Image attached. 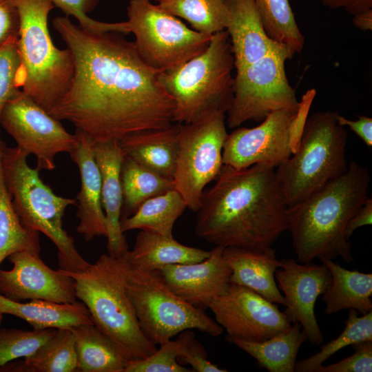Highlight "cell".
<instances>
[{
    "label": "cell",
    "mask_w": 372,
    "mask_h": 372,
    "mask_svg": "<svg viewBox=\"0 0 372 372\" xmlns=\"http://www.w3.org/2000/svg\"><path fill=\"white\" fill-rule=\"evenodd\" d=\"M52 25L73 54L74 72L50 115L94 142L119 141L174 123V101L161 72L146 64L133 42L117 32H86L67 16L55 17Z\"/></svg>",
    "instance_id": "1"
},
{
    "label": "cell",
    "mask_w": 372,
    "mask_h": 372,
    "mask_svg": "<svg viewBox=\"0 0 372 372\" xmlns=\"http://www.w3.org/2000/svg\"><path fill=\"white\" fill-rule=\"evenodd\" d=\"M214 186L203 191L196 235L223 247L262 251L287 230V206L274 167L223 165Z\"/></svg>",
    "instance_id": "2"
},
{
    "label": "cell",
    "mask_w": 372,
    "mask_h": 372,
    "mask_svg": "<svg viewBox=\"0 0 372 372\" xmlns=\"http://www.w3.org/2000/svg\"><path fill=\"white\" fill-rule=\"evenodd\" d=\"M370 179L366 167L351 161L342 174L288 207L287 230L298 262L337 257L352 262L351 245L345 229L368 197Z\"/></svg>",
    "instance_id": "3"
},
{
    "label": "cell",
    "mask_w": 372,
    "mask_h": 372,
    "mask_svg": "<svg viewBox=\"0 0 372 372\" xmlns=\"http://www.w3.org/2000/svg\"><path fill=\"white\" fill-rule=\"evenodd\" d=\"M130 264L124 256H100L79 271L64 273L75 282L76 296L94 325L110 338L127 361L144 359L157 350L143 332L127 293Z\"/></svg>",
    "instance_id": "4"
},
{
    "label": "cell",
    "mask_w": 372,
    "mask_h": 372,
    "mask_svg": "<svg viewBox=\"0 0 372 372\" xmlns=\"http://www.w3.org/2000/svg\"><path fill=\"white\" fill-rule=\"evenodd\" d=\"M28 156L18 147L3 149V178L14 209L25 227L42 232L55 245L59 269L82 271L90 263L79 253L63 224L65 209L76 205V199L55 194L41 179L39 171L28 165Z\"/></svg>",
    "instance_id": "5"
},
{
    "label": "cell",
    "mask_w": 372,
    "mask_h": 372,
    "mask_svg": "<svg viewBox=\"0 0 372 372\" xmlns=\"http://www.w3.org/2000/svg\"><path fill=\"white\" fill-rule=\"evenodd\" d=\"M234 59L229 35H212L201 54L171 70L160 81L174 101V123L187 124L214 112L226 113L233 97Z\"/></svg>",
    "instance_id": "6"
},
{
    "label": "cell",
    "mask_w": 372,
    "mask_h": 372,
    "mask_svg": "<svg viewBox=\"0 0 372 372\" xmlns=\"http://www.w3.org/2000/svg\"><path fill=\"white\" fill-rule=\"evenodd\" d=\"M20 17L17 48L23 74L21 91L48 113L67 92L74 72L69 48H57L48 18L55 7L50 0H14Z\"/></svg>",
    "instance_id": "7"
},
{
    "label": "cell",
    "mask_w": 372,
    "mask_h": 372,
    "mask_svg": "<svg viewBox=\"0 0 372 372\" xmlns=\"http://www.w3.org/2000/svg\"><path fill=\"white\" fill-rule=\"evenodd\" d=\"M337 113L318 112L308 116L299 147L276 174L287 207L298 204L338 177L348 168V135Z\"/></svg>",
    "instance_id": "8"
},
{
    "label": "cell",
    "mask_w": 372,
    "mask_h": 372,
    "mask_svg": "<svg viewBox=\"0 0 372 372\" xmlns=\"http://www.w3.org/2000/svg\"><path fill=\"white\" fill-rule=\"evenodd\" d=\"M127 289L143 332L156 345L187 329H198L214 337L223 332V327L203 309L176 295L159 271L130 264Z\"/></svg>",
    "instance_id": "9"
},
{
    "label": "cell",
    "mask_w": 372,
    "mask_h": 372,
    "mask_svg": "<svg viewBox=\"0 0 372 372\" xmlns=\"http://www.w3.org/2000/svg\"><path fill=\"white\" fill-rule=\"evenodd\" d=\"M127 16L138 54L159 72L174 69L201 54L212 37L190 29L151 0H130Z\"/></svg>",
    "instance_id": "10"
},
{
    "label": "cell",
    "mask_w": 372,
    "mask_h": 372,
    "mask_svg": "<svg viewBox=\"0 0 372 372\" xmlns=\"http://www.w3.org/2000/svg\"><path fill=\"white\" fill-rule=\"evenodd\" d=\"M294 54L280 44L254 63L236 70L227 124L236 128L248 121H261L279 110L296 112L299 102L285 72Z\"/></svg>",
    "instance_id": "11"
},
{
    "label": "cell",
    "mask_w": 372,
    "mask_h": 372,
    "mask_svg": "<svg viewBox=\"0 0 372 372\" xmlns=\"http://www.w3.org/2000/svg\"><path fill=\"white\" fill-rule=\"evenodd\" d=\"M225 121V113L218 111L181 124L173 181L187 208L194 212L205 187L217 178L223 165V148L228 134Z\"/></svg>",
    "instance_id": "12"
},
{
    "label": "cell",
    "mask_w": 372,
    "mask_h": 372,
    "mask_svg": "<svg viewBox=\"0 0 372 372\" xmlns=\"http://www.w3.org/2000/svg\"><path fill=\"white\" fill-rule=\"evenodd\" d=\"M1 127L15 141L17 147L37 158L39 171L53 170L55 157L70 153L76 143L60 123L20 90L5 105L0 117Z\"/></svg>",
    "instance_id": "13"
},
{
    "label": "cell",
    "mask_w": 372,
    "mask_h": 372,
    "mask_svg": "<svg viewBox=\"0 0 372 372\" xmlns=\"http://www.w3.org/2000/svg\"><path fill=\"white\" fill-rule=\"evenodd\" d=\"M227 337L262 342L289 328L292 322L277 304L254 291L231 284L208 305Z\"/></svg>",
    "instance_id": "14"
},
{
    "label": "cell",
    "mask_w": 372,
    "mask_h": 372,
    "mask_svg": "<svg viewBox=\"0 0 372 372\" xmlns=\"http://www.w3.org/2000/svg\"><path fill=\"white\" fill-rule=\"evenodd\" d=\"M295 114L276 111L257 127H239L228 134L223 148V163L236 169L255 164L276 169L292 154L289 131Z\"/></svg>",
    "instance_id": "15"
},
{
    "label": "cell",
    "mask_w": 372,
    "mask_h": 372,
    "mask_svg": "<svg viewBox=\"0 0 372 372\" xmlns=\"http://www.w3.org/2000/svg\"><path fill=\"white\" fill-rule=\"evenodd\" d=\"M278 288L286 301L287 314L292 323L298 322L307 340L315 345L323 342V335L315 315L317 298L323 295L331 283V274L322 263H300L288 258L280 260L275 273Z\"/></svg>",
    "instance_id": "16"
},
{
    "label": "cell",
    "mask_w": 372,
    "mask_h": 372,
    "mask_svg": "<svg viewBox=\"0 0 372 372\" xmlns=\"http://www.w3.org/2000/svg\"><path fill=\"white\" fill-rule=\"evenodd\" d=\"M13 267L0 269V293L15 301L42 300L66 304L76 302L75 282L62 270L45 265L39 254L20 251L8 257Z\"/></svg>",
    "instance_id": "17"
},
{
    "label": "cell",
    "mask_w": 372,
    "mask_h": 372,
    "mask_svg": "<svg viewBox=\"0 0 372 372\" xmlns=\"http://www.w3.org/2000/svg\"><path fill=\"white\" fill-rule=\"evenodd\" d=\"M223 249L216 246L202 261L167 265L159 272L176 295L204 309L214 299L225 293L231 285V269L223 257Z\"/></svg>",
    "instance_id": "18"
},
{
    "label": "cell",
    "mask_w": 372,
    "mask_h": 372,
    "mask_svg": "<svg viewBox=\"0 0 372 372\" xmlns=\"http://www.w3.org/2000/svg\"><path fill=\"white\" fill-rule=\"evenodd\" d=\"M76 143L69 153L78 166L81 189L76 196L79 219L76 231L90 241L94 237L107 235L105 214L101 203V174L94 156V141L87 134L76 129Z\"/></svg>",
    "instance_id": "19"
},
{
    "label": "cell",
    "mask_w": 372,
    "mask_h": 372,
    "mask_svg": "<svg viewBox=\"0 0 372 372\" xmlns=\"http://www.w3.org/2000/svg\"><path fill=\"white\" fill-rule=\"evenodd\" d=\"M94 156L101 178V203L107 230V248L110 255L123 256L128 250L126 237L121 230L123 205L121 169L125 154L118 141L94 142Z\"/></svg>",
    "instance_id": "20"
},
{
    "label": "cell",
    "mask_w": 372,
    "mask_h": 372,
    "mask_svg": "<svg viewBox=\"0 0 372 372\" xmlns=\"http://www.w3.org/2000/svg\"><path fill=\"white\" fill-rule=\"evenodd\" d=\"M227 31L236 70L265 56L278 43L265 31L261 18L253 0H226Z\"/></svg>",
    "instance_id": "21"
},
{
    "label": "cell",
    "mask_w": 372,
    "mask_h": 372,
    "mask_svg": "<svg viewBox=\"0 0 372 372\" xmlns=\"http://www.w3.org/2000/svg\"><path fill=\"white\" fill-rule=\"evenodd\" d=\"M223 255L231 269V284L245 287L270 302L286 306V301L276 284L275 273L280 260L271 247L251 250L224 247Z\"/></svg>",
    "instance_id": "22"
},
{
    "label": "cell",
    "mask_w": 372,
    "mask_h": 372,
    "mask_svg": "<svg viewBox=\"0 0 372 372\" xmlns=\"http://www.w3.org/2000/svg\"><path fill=\"white\" fill-rule=\"evenodd\" d=\"M181 124L146 130L130 134L118 141L125 156L145 168L173 179L178 150Z\"/></svg>",
    "instance_id": "23"
},
{
    "label": "cell",
    "mask_w": 372,
    "mask_h": 372,
    "mask_svg": "<svg viewBox=\"0 0 372 372\" xmlns=\"http://www.w3.org/2000/svg\"><path fill=\"white\" fill-rule=\"evenodd\" d=\"M0 314L18 317L30 324L33 329L71 328L94 324L89 311L81 302L59 304L42 300L21 302L0 293Z\"/></svg>",
    "instance_id": "24"
},
{
    "label": "cell",
    "mask_w": 372,
    "mask_h": 372,
    "mask_svg": "<svg viewBox=\"0 0 372 372\" xmlns=\"http://www.w3.org/2000/svg\"><path fill=\"white\" fill-rule=\"evenodd\" d=\"M210 251L180 244L174 238L141 230L132 250L123 255L134 267L148 271H159L175 264H189L202 261Z\"/></svg>",
    "instance_id": "25"
},
{
    "label": "cell",
    "mask_w": 372,
    "mask_h": 372,
    "mask_svg": "<svg viewBox=\"0 0 372 372\" xmlns=\"http://www.w3.org/2000/svg\"><path fill=\"white\" fill-rule=\"evenodd\" d=\"M329 269L331 283L322 295L327 315L355 309L362 315L372 311V274L349 270L330 259L321 260Z\"/></svg>",
    "instance_id": "26"
},
{
    "label": "cell",
    "mask_w": 372,
    "mask_h": 372,
    "mask_svg": "<svg viewBox=\"0 0 372 372\" xmlns=\"http://www.w3.org/2000/svg\"><path fill=\"white\" fill-rule=\"evenodd\" d=\"M298 322L283 331L262 342H252L226 337L269 372H293L300 347L307 340Z\"/></svg>",
    "instance_id": "27"
},
{
    "label": "cell",
    "mask_w": 372,
    "mask_h": 372,
    "mask_svg": "<svg viewBox=\"0 0 372 372\" xmlns=\"http://www.w3.org/2000/svg\"><path fill=\"white\" fill-rule=\"evenodd\" d=\"M70 329L74 337L76 371L124 372L129 361L94 324H80Z\"/></svg>",
    "instance_id": "28"
},
{
    "label": "cell",
    "mask_w": 372,
    "mask_h": 372,
    "mask_svg": "<svg viewBox=\"0 0 372 372\" xmlns=\"http://www.w3.org/2000/svg\"><path fill=\"white\" fill-rule=\"evenodd\" d=\"M77 371L74 337L70 328L55 329L54 334L34 353L9 362L0 371L74 372Z\"/></svg>",
    "instance_id": "29"
},
{
    "label": "cell",
    "mask_w": 372,
    "mask_h": 372,
    "mask_svg": "<svg viewBox=\"0 0 372 372\" xmlns=\"http://www.w3.org/2000/svg\"><path fill=\"white\" fill-rule=\"evenodd\" d=\"M186 208L182 196L175 189L170 190L147 200L132 215L121 219V230L140 229L173 238L174 225Z\"/></svg>",
    "instance_id": "30"
},
{
    "label": "cell",
    "mask_w": 372,
    "mask_h": 372,
    "mask_svg": "<svg viewBox=\"0 0 372 372\" xmlns=\"http://www.w3.org/2000/svg\"><path fill=\"white\" fill-rule=\"evenodd\" d=\"M121 220L132 215L147 200L174 189L173 179L162 176L125 156L121 169Z\"/></svg>",
    "instance_id": "31"
},
{
    "label": "cell",
    "mask_w": 372,
    "mask_h": 372,
    "mask_svg": "<svg viewBox=\"0 0 372 372\" xmlns=\"http://www.w3.org/2000/svg\"><path fill=\"white\" fill-rule=\"evenodd\" d=\"M6 145L0 138V265L17 251L25 250L37 254L41 251L39 232L22 225L5 183L2 155Z\"/></svg>",
    "instance_id": "32"
},
{
    "label": "cell",
    "mask_w": 372,
    "mask_h": 372,
    "mask_svg": "<svg viewBox=\"0 0 372 372\" xmlns=\"http://www.w3.org/2000/svg\"><path fill=\"white\" fill-rule=\"evenodd\" d=\"M158 6L168 13L186 20L194 30L213 35L225 30L226 0H158Z\"/></svg>",
    "instance_id": "33"
},
{
    "label": "cell",
    "mask_w": 372,
    "mask_h": 372,
    "mask_svg": "<svg viewBox=\"0 0 372 372\" xmlns=\"http://www.w3.org/2000/svg\"><path fill=\"white\" fill-rule=\"evenodd\" d=\"M265 32L273 41L285 45L293 54L300 53L304 38L289 0H253Z\"/></svg>",
    "instance_id": "34"
},
{
    "label": "cell",
    "mask_w": 372,
    "mask_h": 372,
    "mask_svg": "<svg viewBox=\"0 0 372 372\" xmlns=\"http://www.w3.org/2000/svg\"><path fill=\"white\" fill-rule=\"evenodd\" d=\"M368 341H372V311L358 316L356 310L349 309L342 332L335 339L323 345L318 353L296 362L294 371L314 372L340 349Z\"/></svg>",
    "instance_id": "35"
},
{
    "label": "cell",
    "mask_w": 372,
    "mask_h": 372,
    "mask_svg": "<svg viewBox=\"0 0 372 372\" xmlns=\"http://www.w3.org/2000/svg\"><path fill=\"white\" fill-rule=\"evenodd\" d=\"M55 329L23 330L0 329V367L34 353L54 333Z\"/></svg>",
    "instance_id": "36"
},
{
    "label": "cell",
    "mask_w": 372,
    "mask_h": 372,
    "mask_svg": "<svg viewBox=\"0 0 372 372\" xmlns=\"http://www.w3.org/2000/svg\"><path fill=\"white\" fill-rule=\"evenodd\" d=\"M183 345L179 333L175 340H169L159 344L160 347L151 355L141 360L129 361L124 372H190L178 360Z\"/></svg>",
    "instance_id": "37"
},
{
    "label": "cell",
    "mask_w": 372,
    "mask_h": 372,
    "mask_svg": "<svg viewBox=\"0 0 372 372\" xmlns=\"http://www.w3.org/2000/svg\"><path fill=\"white\" fill-rule=\"evenodd\" d=\"M23 83L17 42L6 43L0 48V117L5 105L21 90Z\"/></svg>",
    "instance_id": "38"
},
{
    "label": "cell",
    "mask_w": 372,
    "mask_h": 372,
    "mask_svg": "<svg viewBox=\"0 0 372 372\" xmlns=\"http://www.w3.org/2000/svg\"><path fill=\"white\" fill-rule=\"evenodd\" d=\"M55 7L61 9L67 17L72 16L79 22V25L85 31L91 33L114 32L129 34L126 21L107 23L94 20L87 14L95 9L101 0H50Z\"/></svg>",
    "instance_id": "39"
},
{
    "label": "cell",
    "mask_w": 372,
    "mask_h": 372,
    "mask_svg": "<svg viewBox=\"0 0 372 372\" xmlns=\"http://www.w3.org/2000/svg\"><path fill=\"white\" fill-rule=\"evenodd\" d=\"M183 345L178 358L181 364H189L193 371L198 372H226L207 359V353L203 346L195 338L192 329L182 331Z\"/></svg>",
    "instance_id": "40"
},
{
    "label": "cell",
    "mask_w": 372,
    "mask_h": 372,
    "mask_svg": "<svg viewBox=\"0 0 372 372\" xmlns=\"http://www.w3.org/2000/svg\"><path fill=\"white\" fill-rule=\"evenodd\" d=\"M355 352L341 361L320 365L314 372H371L372 341L351 345Z\"/></svg>",
    "instance_id": "41"
},
{
    "label": "cell",
    "mask_w": 372,
    "mask_h": 372,
    "mask_svg": "<svg viewBox=\"0 0 372 372\" xmlns=\"http://www.w3.org/2000/svg\"><path fill=\"white\" fill-rule=\"evenodd\" d=\"M20 17L14 0H0V48L6 43L17 42Z\"/></svg>",
    "instance_id": "42"
},
{
    "label": "cell",
    "mask_w": 372,
    "mask_h": 372,
    "mask_svg": "<svg viewBox=\"0 0 372 372\" xmlns=\"http://www.w3.org/2000/svg\"><path fill=\"white\" fill-rule=\"evenodd\" d=\"M315 95L316 90L311 89L302 96L301 101L299 102L298 109L292 119L289 131V147L292 154L296 152L299 147L304 127Z\"/></svg>",
    "instance_id": "43"
},
{
    "label": "cell",
    "mask_w": 372,
    "mask_h": 372,
    "mask_svg": "<svg viewBox=\"0 0 372 372\" xmlns=\"http://www.w3.org/2000/svg\"><path fill=\"white\" fill-rule=\"evenodd\" d=\"M337 121L341 126H347L369 147H372V118L359 116L356 121H351L337 114Z\"/></svg>",
    "instance_id": "44"
},
{
    "label": "cell",
    "mask_w": 372,
    "mask_h": 372,
    "mask_svg": "<svg viewBox=\"0 0 372 372\" xmlns=\"http://www.w3.org/2000/svg\"><path fill=\"white\" fill-rule=\"evenodd\" d=\"M372 223V198L367 197L363 205L357 210L347 223L345 236L349 240L353 231L362 226Z\"/></svg>",
    "instance_id": "45"
},
{
    "label": "cell",
    "mask_w": 372,
    "mask_h": 372,
    "mask_svg": "<svg viewBox=\"0 0 372 372\" xmlns=\"http://www.w3.org/2000/svg\"><path fill=\"white\" fill-rule=\"evenodd\" d=\"M324 6L331 8H342L351 15L372 9V0H322Z\"/></svg>",
    "instance_id": "46"
},
{
    "label": "cell",
    "mask_w": 372,
    "mask_h": 372,
    "mask_svg": "<svg viewBox=\"0 0 372 372\" xmlns=\"http://www.w3.org/2000/svg\"><path fill=\"white\" fill-rule=\"evenodd\" d=\"M353 24L362 31L372 30V9L367 10L353 16Z\"/></svg>",
    "instance_id": "47"
},
{
    "label": "cell",
    "mask_w": 372,
    "mask_h": 372,
    "mask_svg": "<svg viewBox=\"0 0 372 372\" xmlns=\"http://www.w3.org/2000/svg\"><path fill=\"white\" fill-rule=\"evenodd\" d=\"M3 315L0 314V325H1V322H2V321H3Z\"/></svg>",
    "instance_id": "48"
}]
</instances>
